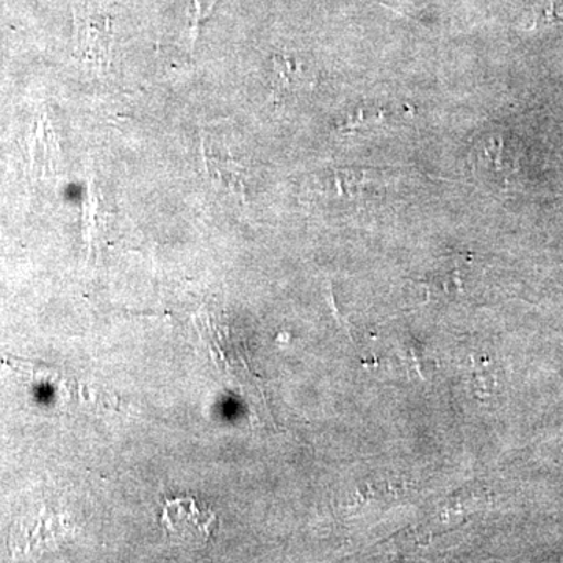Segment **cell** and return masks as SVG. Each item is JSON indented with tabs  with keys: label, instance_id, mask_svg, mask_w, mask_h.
<instances>
[{
	"label": "cell",
	"instance_id": "7a4b0ae2",
	"mask_svg": "<svg viewBox=\"0 0 563 563\" xmlns=\"http://www.w3.org/2000/svg\"><path fill=\"white\" fill-rule=\"evenodd\" d=\"M29 152H31L32 169L40 176H51L60 168V146L46 118H41L36 122L29 139Z\"/></svg>",
	"mask_w": 563,
	"mask_h": 563
},
{
	"label": "cell",
	"instance_id": "3957f363",
	"mask_svg": "<svg viewBox=\"0 0 563 563\" xmlns=\"http://www.w3.org/2000/svg\"><path fill=\"white\" fill-rule=\"evenodd\" d=\"M202 162L203 169L207 176L213 181L214 185L222 188L235 198L244 199L246 192V172L239 162L233 161L231 157H218L207 150L206 144L202 143Z\"/></svg>",
	"mask_w": 563,
	"mask_h": 563
},
{
	"label": "cell",
	"instance_id": "277c9868",
	"mask_svg": "<svg viewBox=\"0 0 563 563\" xmlns=\"http://www.w3.org/2000/svg\"><path fill=\"white\" fill-rule=\"evenodd\" d=\"M273 88L276 98H287L302 90L307 84V76L303 73L301 63L292 60L288 55H279L274 58Z\"/></svg>",
	"mask_w": 563,
	"mask_h": 563
},
{
	"label": "cell",
	"instance_id": "6da1fadb",
	"mask_svg": "<svg viewBox=\"0 0 563 563\" xmlns=\"http://www.w3.org/2000/svg\"><path fill=\"white\" fill-rule=\"evenodd\" d=\"M74 24L77 52L85 65L99 73L109 69L113 52V32L106 10L80 7L74 11Z\"/></svg>",
	"mask_w": 563,
	"mask_h": 563
},
{
	"label": "cell",
	"instance_id": "8992f818",
	"mask_svg": "<svg viewBox=\"0 0 563 563\" xmlns=\"http://www.w3.org/2000/svg\"><path fill=\"white\" fill-rule=\"evenodd\" d=\"M217 0H195V11L191 14V46H195L198 38L199 25L210 16Z\"/></svg>",
	"mask_w": 563,
	"mask_h": 563
},
{
	"label": "cell",
	"instance_id": "5b68a950",
	"mask_svg": "<svg viewBox=\"0 0 563 563\" xmlns=\"http://www.w3.org/2000/svg\"><path fill=\"white\" fill-rule=\"evenodd\" d=\"M7 363L13 366L18 372L29 374L36 384L47 385V387L63 388V376L49 366H41L38 363H31L24 361H14V358H7Z\"/></svg>",
	"mask_w": 563,
	"mask_h": 563
}]
</instances>
